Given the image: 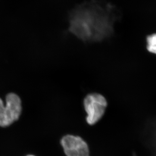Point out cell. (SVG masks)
<instances>
[{
	"mask_svg": "<svg viewBox=\"0 0 156 156\" xmlns=\"http://www.w3.org/2000/svg\"><path fill=\"white\" fill-rule=\"evenodd\" d=\"M83 105L87 114L86 122L88 125H94L104 116L107 107L108 102L106 98L102 94L91 93L84 97Z\"/></svg>",
	"mask_w": 156,
	"mask_h": 156,
	"instance_id": "1",
	"label": "cell"
},
{
	"mask_svg": "<svg viewBox=\"0 0 156 156\" xmlns=\"http://www.w3.org/2000/svg\"><path fill=\"white\" fill-rule=\"evenodd\" d=\"M6 103L0 98V126L5 127L17 121L22 111L21 101L14 93H9L6 97Z\"/></svg>",
	"mask_w": 156,
	"mask_h": 156,
	"instance_id": "2",
	"label": "cell"
},
{
	"mask_svg": "<svg viewBox=\"0 0 156 156\" xmlns=\"http://www.w3.org/2000/svg\"><path fill=\"white\" fill-rule=\"evenodd\" d=\"M60 143L66 156H90L88 144L80 136L67 134L62 137Z\"/></svg>",
	"mask_w": 156,
	"mask_h": 156,
	"instance_id": "3",
	"label": "cell"
},
{
	"mask_svg": "<svg viewBox=\"0 0 156 156\" xmlns=\"http://www.w3.org/2000/svg\"><path fill=\"white\" fill-rule=\"evenodd\" d=\"M144 139L152 156H156V119L148 121L144 128Z\"/></svg>",
	"mask_w": 156,
	"mask_h": 156,
	"instance_id": "4",
	"label": "cell"
},
{
	"mask_svg": "<svg viewBox=\"0 0 156 156\" xmlns=\"http://www.w3.org/2000/svg\"><path fill=\"white\" fill-rule=\"evenodd\" d=\"M146 49L149 53L156 55V33L149 34L146 37Z\"/></svg>",
	"mask_w": 156,
	"mask_h": 156,
	"instance_id": "5",
	"label": "cell"
},
{
	"mask_svg": "<svg viewBox=\"0 0 156 156\" xmlns=\"http://www.w3.org/2000/svg\"><path fill=\"white\" fill-rule=\"evenodd\" d=\"M33 156V155H28V156Z\"/></svg>",
	"mask_w": 156,
	"mask_h": 156,
	"instance_id": "6",
	"label": "cell"
}]
</instances>
